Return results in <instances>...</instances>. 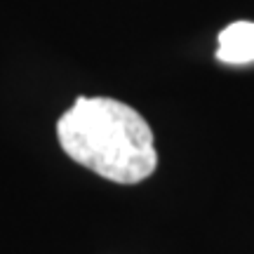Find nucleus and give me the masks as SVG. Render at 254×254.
I'll use <instances>...</instances> for the list:
<instances>
[{
    "label": "nucleus",
    "instance_id": "f257e3e1",
    "mask_svg": "<svg viewBox=\"0 0 254 254\" xmlns=\"http://www.w3.org/2000/svg\"><path fill=\"white\" fill-rule=\"evenodd\" d=\"M64 153L116 184H139L158 167L153 132L139 111L109 97H78L57 123Z\"/></svg>",
    "mask_w": 254,
    "mask_h": 254
},
{
    "label": "nucleus",
    "instance_id": "f03ea898",
    "mask_svg": "<svg viewBox=\"0 0 254 254\" xmlns=\"http://www.w3.org/2000/svg\"><path fill=\"white\" fill-rule=\"evenodd\" d=\"M217 59L224 64H252L254 62V24L236 21L219 33Z\"/></svg>",
    "mask_w": 254,
    "mask_h": 254
}]
</instances>
